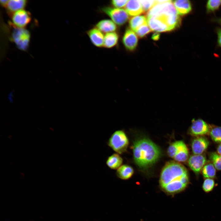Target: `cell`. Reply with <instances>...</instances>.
Returning <instances> with one entry per match:
<instances>
[{"mask_svg": "<svg viewBox=\"0 0 221 221\" xmlns=\"http://www.w3.org/2000/svg\"><path fill=\"white\" fill-rule=\"evenodd\" d=\"M159 183L163 192L173 196L184 191L189 184L188 172L179 162L173 161L167 162L162 169Z\"/></svg>", "mask_w": 221, "mask_h": 221, "instance_id": "1", "label": "cell"}, {"mask_svg": "<svg viewBox=\"0 0 221 221\" xmlns=\"http://www.w3.org/2000/svg\"><path fill=\"white\" fill-rule=\"evenodd\" d=\"M133 157L135 163L140 168H147L156 162L161 155L159 147L146 138L135 141L133 146Z\"/></svg>", "mask_w": 221, "mask_h": 221, "instance_id": "2", "label": "cell"}, {"mask_svg": "<svg viewBox=\"0 0 221 221\" xmlns=\"http://www.w3.org/2000/svg\"><path fill=\"white\" fill-rule=\"evenodd\" d=\"M171 0L156 4L147 12V17L157 18L166 24L171 29L178 27L181 20Z\"/></svg>", "mask_w": 221, "mask_h": 221, "instance_id": "3", "label": "cell"}, {"mask_svg": "<svg viewBox=\"0 0 221 221\" xmlns=\"http://www.w3.org/2000/svg\"><path fill=\"white\" fill-rule=\"evenodd\" d=\"M129 140L125 132L122 130L115 131L110 136L107 142L108 146L119 154L125 152L129 145Z\"/></svg>", "mask_w": 221, "mask_h": 221, "instance_id": "4", "label": "cell"}, {"mask_svg": "<svg viewBox=\"0 0 221 221\" xmlns=\"http://www.w3.org/2000/svg\"><path fill=\"white\" fill-rule=\"evenodd\" d=\"M168 155L176 161L185 162L189 158V151L188 147L182 141H176L169 146L167 149Z\"/></svg>", "mask_w": 221, "mask_h": 221, "instance_id": "5", "label": "cell"}, {"mask_svg": "<svg viewBox=\"0 0 221 221\" xmlns=\"http://www.w3.org/2000/svg\"><path fill=\"white\" fill-rule=\"evenodd\" d=\"M13 41L19 49L25 51L28 48L29 42L30 34L24 28L15 27L12 34Z\"/></svg>", "mask_w": 221, "mask_h": 221, "instance_id": "6", "label": "cell"}, {"mask_svg": "<svg viewBox=\"0 0 221 221\" xmlns=\"http://www.w3.org/2000/svg\"><path fill=\"white\" fill-rule=\"evenodd\" d=\"M116 25L121 26L125 24L129 19V14L122 9L110 7H105L102 9Z\"/></svg>", "mask_w": 221, "mask_h": 221, "instance_id": "7", "label": "cell"}, {"mask_svg": "<svg viewBox=\"0 0 221 221\" xmlns=\"http://www.w3.org/2000/svg\"><path fill=\"white\" fill-rule=\"evenodd\" d=\"M210 125L201 118L192 120V123L189 128V134L194 137L205 136L209 134Z\"/></svg>", "mask_w": 221, "mask_h": 221, "instance_id": "8", "label": "cell"}, {"mask_svg": "<svg viewBox=\"0 0 221 221\" xmlns=\"http://www.w3.org/2000/svg\"><path fill=\"white\" fill-rule=\"evenodd\" d=\"M207 162L206 157L203 154H193L190 156L188 160V166L196 176L201 172Z\"/></svg>", "mask_w": 221, "mask_h": 221, "instance_id": "9", "label": "cell"}, {"mask_svg": "<svg viewBox=\"0 0 221 221\" xmlns=\"http://www.w3.org/2000/svg\"><path fill=\"white\" fill-rule=\"evenodd\" d=\"M11 19L15 27L24 28L30 22L31 17L29 12L22 9L13 13Z\"/></svg>", "mask_w": 221, "mask_h": 221, "instance_id": "10", "label": "cell"}, {"mask_svg": "<svg viewBox=\"0 0 221 221\" xmlns=\"http://www.w3.org/2000/svg\"><path fill=\"white\" fill-rule=\"evenodd\" d=\"M209 145V141L205 136L194 137L191 142L192 152L194 154H202Z\"/></svg>", "mask_w": 221, "mask_h": 221, "instance_id": "11", "label": "cell"}, {"mask_svg": "<svg viewBox=\"0 0 221 221\" xmlns=\"http://www.w3.org/2000/svg\"><path fill=\"white\" fill-rule=\"evenodd\" d=\"M122 42L126 49L130 51L136 47L138 38L134 31L131 29H127L123 35Z\"/></svg>", "mask_w": 221, "mask_h": 221, "instance_id": "12", "label": "cell"}, {"mask_svg": "<svg viewBox=\"0 0 221 221\" xmlns=\"http://www.w3.org/2000/svg\"><path fill=\"white\" fill-rule=\"evenodd\" d=\"M87 34L95 46L98 47L103 46L104 36L99 30L96 27L93 28L88 30Z\"/></svg>", "mask_w": 221, "mask_h": 221, "instance_id": "13", "label": "cell"}, {"mask_svg": "<svg viewBox=\"0 0 221 221\" xmlns=\"http://www.w3.org/2000/svg\"><path fill=\"white\" fill-rule=\"evenodd\" d=\"M173 3L179 15H186L191 12L192 10V4L189 0H175Z\"/></svg>", "mask_w": 221, "mask_h": 221, "instance_id": "14", "label": "cell"}, {"mask_svg": "<svg viewBox=\"0 0 221 221\" xmlns=\"http://www.w3.org/2000/svg\"><path fill=\"white\" fill-rule=\"evenodd\" d=\"M125 9L131 16L137 15L144 12L140 0H128Z\"/></svg>", "mask_w": 221, "mask_h": 221, "instance_id": "15", "label": "cell"}, {"mask_svg": "<svg viewBox=\"0 0 221 221\" xmlns=\"http://www.w3.org/2000/svg\"><path fill=\"white\" fill-rule=\"evenodd\" d=\"M147 23L152 30L157 32L171 31L169 27L159 19L154 17H147Z\"/></svg>", "mask_w": 221, "mask_h": 221, "instance_id": "16", "label": "cell"}, {"mask_svg": "<svg viewBox=\"0 0 221 221\" xmlns=\"http://www.w3.org/2000/svg\"><path fill=\"white\" fill-rule=\"evenodd\" d=\"M96 27L102 32L108 33L114 32L117 30V26L112 20L103 19L99 21L96 25Z\"/></svg>", "mask_w": 221, "mask_h": 221, "instance_id": "17", "label": "cell"}, {"mask_svg": "<svg viewBox=\"0 0 221 221\" xmlns=\"http://www.w3.org/2000/svg\"><path fill=\"white\" fill-rule=\"evenodd\" d=\"M134 173L133 168L128 165H122L117 169V176L122 180H127L130 178Z\"/></svg>", "mask_w": 221, "mask_h": 221, "instance_id": "18", "label": "cell"}, {"mask_svg": "<svg viewBox=\"0 0 221 221\" xmlns=\"http://www.w3.org/2000/svg\"><path fill=\"white\" fill-rule=\"evenodd\" d=\"M123 159L117 153H114L109 156L106 161V164L110 169L117 170L122 165Z\"/></svg>", "mask_w": 221, "mask_h": 221, "instance_id": "19", "label": "cell"}, {"mask_svg": "<svg viewBox=\"0 0 221 221\" xmlns=\"http://www.w3.org/2000/svg\"><path fill=\"white\" fill-rule=\"evenodd\" d=\"M119 39L118 34L115 32L107 33L104 36L103 47L112 48L117 44Z\"/></svg>", "mask_w": 221, "mask_h": 221, "instance_id": "20", "label": "cell"}, {"mask_svg": "<svg viewBox=\"0 0 221 221\" xmlns=\"http://www.w3.org/2000/svg\"><path fill=\"white\" fill-rule=\"evenodd\" d=\"M27 2L25 0H9L6 8L10 13H14L23 9L26 6Z\"/></svg>", "mask_w": 221, "mask_h": 221, "instance_id": "21", "label": "cell"}, {"mask_svg": "<svg viewBox=\"0 0 221 221\" xmlns=\"http://www.w3.org/2000/svg\"><path fill=\"white\" fill-rule=\"evenodd\" d=\"M148 24L147 19L144 16H137L131 18L129 21L130 26L135 32L140 26Z\"/></svg>", "mask_w": 221, "mask_h": 221, "instance_id": "22", "label": "cell"}, {"mask_svg": "<svg viewBox=\"0 0 221 221\" xmlns=\"http://www.w3.org/2000/svg\"><path fill=\"white\" fill-rule=\"evenodd\" d=\"M216 169L211 162H207L201 170V173L204 178L213 179L216 176Z\"/></svg>", "mask_w": 221, "mask_h": 221, "instance_id": "23", "label": "cell"}, {"mask_svg": "<svg viewBox=\"0 0 221 221\" xmlns=\"http://www.w3.org/2000/svg\"><path fill=\"white\" fill-rule=\"evenodd\" d=\"M209 135L213 142L217 143H221V126L210 125Z\"/></svg>", "mask_w": 221, "mask_h": 221, "instance_id": "24", "label": "cell"}, {"mask_svg": "<svg viewBox=\"0 0 221 221\" xmlns=\"http://www.w3.org/2000/svg\"><path fill=\"white\" fill-rule=\"evenodd\" d=\"M221 5V0H208L206 6V12L207 13H214L219 9Z\"/></svg>", "mask_w": 221, "mask_h": 221, "instance_id": "25", "label": "cell"}, {"mask_svg": "<svg viewBox=\"0 0 221 221\" xmlns=\"http://www.w3.org/2000/svg\"><path fill=\"white\" fill-rule=\"evenodd\" d=\"M208 155L211 162L216 169L221 171V155L216 152H211Z\"/></svg>", "mask_w": 221, "mask_h": 221, "instance_id": "26", "label": "cell"}, {"mask_svg": "<svg viewBox=\"0 0 221 221\" xmlns=\"http://www.w3.org/2000/svg\"><path fill=\"white\" fill-rule=\"evenodd\" d=\"M215 183L213 179H205L202 185V188L206 192H209L212 191L214 188Z\"/></svg>", "mask_w": 221, "mask_h": 221, "instance_id": "27", "label": "cell"}, {"mask_svg": "<svg viewBox=\"0 0 221 221\" xmlns=\"http://www.w3.org/2000/svg\"><path fill=\"white\" fill-rule=\"evenodd\" d=\"M151 31L148 24H146L138 27L135 32L139 37L142 38Z\"/></svg>", "mask_w": 221, "mask_h": 221, "instance_id": "28", "label": "cell"}, {"mask_svg": "<svg viewBox=\"0 0 221 221\" xmlns=\"http://www.w3.org/2000/svg\"><path fill=\"white\" fill-rule=\"evenodd\" d=\"M144 11L149 10L157 4L156 0H140Z\"/></svg>", "mask_w": 221, "mask_h": 221, "instance_id": "29", "label": "cell"}, {"mask_svg": "<svg viewBox=\"0 0 221 221\" xmlns=\"http://www.w3.org/2000/svg\"><path fill=\"white\" fill-rule=\"evenodd\" d=\"M128 1L127 0H112L111 3L114 7L121 9L126 6Z\"/></svg>", "mask_w": 221, "mask_h": 221, "instance_id": "30", "label": "cell"}, {"mask_svg": "<svg viewBox=\"0 0 221 221\" xmlns=\"http://www.w3.org/2000/svg\"><path fill=\"white\" fill-rule=\"evenodd\" d=\"M217 36V44L221 48V28H218L216 29Z\"/></svg>", "mask_w": 221, "mask_h": 221, "instance_id": "31", "label": "cell"}, {"mask_svg": "<svg viewBox=\"0 0 221 221\" xmlns=\"http://www.w3.org/2000/svg\"><path fill=\"white\" fill-rule=\"evenodd\" d=\"M160 37V34L157 33H154L152 36V38L154 40H157L159 39Z\"/></svg>", "mask_w": 221, "mask_h": 221, "instance_id": "32", "label": "cell"}, {"mask_svg": "<svg viewBox=\"0 0 221 221\" xmlns=\"http://www.w3.org/2000/svg\"><path fill=\"white\" fill-rule=\"evenodd\" d=\"M9 0H0V3L1 5L3 6L6 7Z\"/></svg>", "mask_w": 221, "mask_h": 221, "instance_id": "33", "label": "cell"}, {"mask_svg": "<svg viewBox=\"0 0 221 221\" xmlns=\"http://www.w3.org/2000/svg\"><path fill=\"white\" fill-rule=\"evenodd\" d=\"M216 152L218 154L221 155V143L219 144L217 148Z\"/></svg>", "mask_w": 221, "mask_h": 221, "instance_id": "34", "label": "cell"}, {"mask_svg": "<svg viewBox=\"0 0 221 221\" xmlns=\"http://www.w3.org/2000/svg\"><path fill=\"white\" fill-rule=\"evenodd\" d=\"M216 21L221 26V17L215 19Z\"/></svg>", "mask_w": 221, "mask_h": 221, "instance_id": "35", "label": "cell"}]
</instances>
